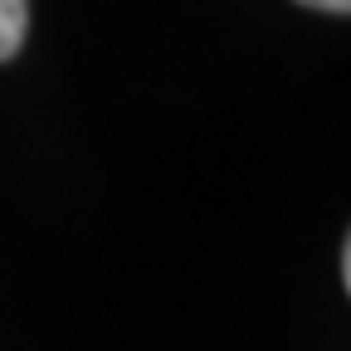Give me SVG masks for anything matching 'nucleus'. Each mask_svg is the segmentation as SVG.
I'll list each match as a JSON object with an SVG mask.
<instances>
[{"label": "nucleus", "instance_id": "obj_3", "mask_svg": "<svg viewBox=\"0 0 351 351\" xmlns=\"http://www.w3.org/2000/svg\"><path fill=\"white\" fill-rule=\"evenodd\" d=\"M341 288H351V239H341Z\"/></svg>", "mask_w": 351, "mask_h": 351}, {"label": "nucleus", "instance_id": "obj_1", "mask_svg": "<svg viewBox=\"0 0 351 351\" xmlns=\"http://www.w3.org/2000/svg\"><path fill=\"white\" fill-rule=\"evenodd\" d=\"M29 29V0H0V64L20 54Z\"/></svg>", "mask_w": 351, "mask_h": 351}, {"label": "nucleus", "instance_id": "obj_2", "mask_svg": "<svg viewBox=\"0 0 351 351\" xmlns=\"http://www.w3.org/2000/svg\"><path fill=\"white\" fill-rule=\"evenodd\" d=\"M298 5H313V10H327V15H346L351 0H298Z\"/></svg>", "mask_w": 351, "mask_h": 351}]
</instances>
